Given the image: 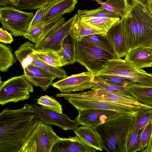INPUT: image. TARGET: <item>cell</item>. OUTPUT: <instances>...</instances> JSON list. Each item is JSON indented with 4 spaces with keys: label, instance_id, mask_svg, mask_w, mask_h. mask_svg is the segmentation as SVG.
<instances>
[{
    "label": "cell",
    "instance_id": "obj_19",
    "mask_svg": "<svg viewBox=\"0 0 152 152\" xmlns=\"http://www.w3.org/2000/svg\"><path fill=\"white\" fill-rule=\"evenodd\" d=\"M125 59L137 69L152 67V47L141 46L130 50Z\"/></svg>",
    "mask_w": 152,
    "mask_h": 152
},
{
    "label": "cell",
    "instance_id": "obj_18",
    "mask_svg": "<svg viewBox=\"0 0 152 152\" xmlns=\"http://www.w3.org/2000/svg\"><path fill=\"white\" fill-rule=\"evenodd\" d=\"M96 150L84 143L77 136L61 138L51 152H95Z\"/></svg>",
    "mask_w": 152,
    "mask_h": 152
},
{
    "label": "cell",
    "instance_id": "obj_5",
    "mask_svg": "<svg viewBox=\"0 0 152 152\" xmlns=\"http://www.w3.org/2000/svg\"><path fill=\"white\" fill-rule=\"evenodd\" d=\"M95 75H114L123 77L132 80L134 85L152 87V74L142 69H137L129 62L121 58L109 60L104 68L95 74Z\"/></svg>",
    "mask_w": 152,
    "mask_h": 152
},
{
    "label": "cell",
    "instance_id": "obj_35",
    "mask_svg": "<svg viewBox=\"0 0 152 152\" xmlns=\"http://www.w3.org/2000/svg\"><path fill=\"white\" fill-rule=\"evenodd\" d=\"M19 10H34L38 9L50 3L48 0H19Z\"/></svg>",
    "mask_w": 152,
    "mask_h": 152
},
{
    "label": "cell",
    "instance_id": "obj_23",
    "mask_svg": "<svg viewBox=\"0 0 152 152\" xmlns=\"http://www.w3.org/2000/svg\"><path fill=\"white\" fill-rule=\"evenodd\" d=\"M104 32L80 20L78 16L72 26L71 34L77 41H81L85 37Z\"/></svg>",
    "mask_w": 152,
    "mask_h": 152
},
{
    "label": "cell",
    "instance_id": "obj_12",
    "mask_svg": "<svg viewBox=\"0 0 152 152\" xmlns=\"http://www.w3.org/2000/svg\"><path fill=\"white\" fill-rule=\"evenodd\" d=\"M64 98L78 110L90 109L107 110L135 117L139 113L121 105L102 101L66 97Z\"/></svg>",
    "mask_w": 152,
    "mask_h": 152
},
{
    "label": "cell",
    "instance_id": "obj_33",
    "mask_svg": "<svg viewBox=\"0 0 152 152\" xmlns=\"http://www.w3.org/2000/svg\"><path fill=\"white\" fill-rule=\"evenodd\" d=\"M38 104L48 109L62 113V106L55 98L47 95L41 96L37 101Z\"/></svg>",
    "mask_w": 152,
    "mask_h": 152
},
{
    "label": "cell",
    "instance_id": "obj_4",
    "mask_svg": "<svg viewBox=\"0 0 152 152\" xmlns=\"http://www.w3.org/2000/svg\"><path fill=\"white\" fill-rule=\"evenodd\" d=\"M91 89L77 93H60L56 94L58 97H70L94 99L121 105L140 112L152 110V107L142 104L132 95L127 96L110 92L94 85Z\"/></svg>",
    "mask_w": 152,
    "mask_h": 152
},
{
    "label": "cell",
    "instance_id": "obj_40",
    "mask_svg": "<svg viewBox=\"0 0 152 152\" xmlns=\"http://www.w3.org/2000/svg\"><path fill=\"white\" fill-rule=\"evenodd\" d=\"M152 152V129L147 145L143 152Z\"/></svg>",
    "mask_w": 152,
    "mask_h": 152
},
{
    "label": "cell",
    "instance_id": "obj_45",
    "mask_svg": "<svg viewBox=\"0 0 152 152\" xmlns=\"http://www.w3.org/2000/svg\"><path fill=\"white\" fill-rule=\"evenodd\" d=\"M151 73L152 74V73Z\"/></svg>",
    "mask_w": 152,
    "mask_h": 152
},
{
    "label": "cell",
    "instance_id": "obj_1",
    "mask_svg": "<svg viewBox=\"0 0 152 152\" xmlns=\"http://www.w3.org/2000/svg\"><path fill=\"white\" fill-rule=\"evenodd\" d=\"M32 104L16 110L6 108L0 114V152H19L39 122Z\"/></svg>",
    "mask_w": 152,
    "mask_h": 152
},
{
    "label": "cell",
    "instance_id": "obj_25",
    "mask_svg": "<svg viewBox=\"0 0 152 152\" xmlns=\"http://www.w3.org/2000/svg\"><path fill=\"white\" fill-rule=\"evenodd\" d=\"M81 41L91 44L115 56L113 48L106 32L92 34L84 37Z\"/></svg>",
    "mask_w": 152,
    "mask_h": 152
},
{
    "label": "cell",
    "instance_id": "obj_11",
    "mask_svg": "<svg viewBox=\"0 0 152 152\" xmlns=\"http://www.w3.org/2000/svg\"><path fill=\"white\" fill-rule=\"evenodd\" d=\"M95 76L94 74L88 71L67 76L53 83L52 86L63 93L83 91L94 85Z\"/></svg>",
    "mask_w": 152,
    "mask_h": 152
},
{
    "label": "cell",
    "instance_id": "obj_15",
    "mask_svg": "<svg viewBox=\"0 0 152 152\" xmlns=\"http://www.w3.org/2000/svg\"><path fill=\"white\" fill-rule=\"evenodd\" d=\"M34 49L28 47L20 53L18 60L23 69L31 64L54 75L57 78H64L67 77L65 70L62 67H56L50 65L40 59L33 54Z\"/></svg>",
    "mask_w": 152,
    "mask_h": 152
},
{
    "label": "cell",
    "instance_id": "obj_36",
    "mask_svg": "<svg viewBox=\"0 0 152 152\" xmlns=\"http://www.w3.org/2000/svg\"><path fill=\"white\" fill-rule=\"evenodd\" d=\"M56 2L49 3L37 9L35 14L29 24L26 31H29L34 27L38 25L41 23L42 18L52 6Z\"/></svg>",
    "mask_w": 152,
    "mask_h": 152
},
{
    "label": "cell",
    "instance_id": "obj_38",
    "mask_svg": "<svg viewBox=\"0 0 152 152\" xmlns=\"http://www.w3.org/2000/svg\"><path fill=\"white\" fill-rule=\"evenodd\" d=\"M143 129H136L129 132L127 142V152H136L138 145L140 137Z\"/></svg>",
    "mask_w": 152,
    "mask_h": 152
},
{
    "label": "cell",
    "instance_id": "obj_21",
    "mask_svg": "<svg viewBox=\"0 0 152 152\" xmlns=\"http://www.w3.org/2000/svg\"><path fill=\"white\" fill-rule=\"evenodd\" d=\"M77 2V0H59L53 4L42 18L41 24L47 23L65 13L73 11Z\"/></svg>",
    "mask_w": 152,
    "mask_h": 152
},
{
    "label": "cell",
    "instance_id": "obj_9",
    "mask_svg": "<svg viewBox=\"0 0 152 152\" xmlns=\"http://www.w3.org/2000/svg\"><path fill=\"white\" fill-rule=\"evenodd\" d=\"M34 15L33 12L22 11L12 6L0 8V21L3 28L15 37L23 36Z\"/></svg>",
    "mask_w": 152,
    "mask_h": 152
},
{
    "label": "cell",
    "instance_id": "obj_17",
    "mask_svg": "<svg viewBox=\"0 0 152 152\" xmlns=\"http://www.w3.org/2000/svg\"><path fill=\"white\" fill-rule=\"evenodd\" d=\"M106 34L113 48L116 58L125 57L129 50L126 45L121 18L115 23Z\"/></svg>",
    "mask_w": 152,
    "mask_h": 152
},
{
    "label": "cell",
    "instance_id": "obj_32",
    "mask_svg": "<svg viewBox=\"0 0 152 152\" xmlns=\"http://www.w3.org/2000/svg\"><path fill=\"white\" fill-rule=\"evenodd\" d=\"M151 121L152 110H146L139 112L134 117L129 132L136 129H143Z\"/></svg>",
    "mask_w": 152,
    "mask_h": 152
},
{
    "label": "cell",
    "instance_id": "obj_31",
    "mask_svg": "<svg viewBox=\"0 0 152 152\" xmlns=\"http://www.w3.org/2000/svg\"><path fill=\"white\" fill-rule=\"evenodd\" d=\"M97 3L109 11L118 14L122 18L125 12V4L124 0H106L105 1L96 0Z\"/></svg>",
    "mask_w": 152,
    "mask_h": 152
},
{
    "label": "cell",
    "instance_id": "obj_41",
    "mask_svg": "<svg viewBox=\"0 0 152 152\" xmlns=\"http://www.w3.org/2000/svg\"><path fill=\"white\" fill-rule=\"evenodd\" d=\"M146 7L152 16V0H147L145 3Z\"/></svg>",
    "mask_w": 152,
    "mask_h": 152
},
{
    "label": "cell",
    "instance_id": "obj_3",
    "mask_svg": "<svg viewBox=\"0 0 152 152\" xmlns=\"http://www.w3.org/2000/svg\"><path fill=\"white\" fill-rule=\"evenodd\" d=\"M134 117L120 114L95 128L102 138L104 149L109 152H127L128 137Z\"/></svg>",
    "mask_w": 152,
    "mask_h": 152
},
{
    "label": "cell",
    "instance_id": "obj_37",
    "mask_svg": "<svg viewBox=\"0 0 152 152\" xmlns=\"http://www.w3.org/2000/svg\"><path fill=\"white\" fill-rule=\"evenodd\" d=\"M152 129V121L144 127L140 137L138 145L136 152H143L147 145Z\"/></svg>",
    "mask_w": 152,
    "mask_h": 152
},
{
    "label": "cell",
    "instance_id": "obj_16",
    "mask_svg": "<svg viewBox=\"0 0 152 152\" xmlns=\"http://www.w3.org/2000/svg\"><path fill=\"white\" fill-rule=\"evenodd\" d=\"M23 70V75L28 82L44 91L52 85L53 81L57 78L53 74L31 64Z\"/></svg>",
    "mask_w": 152,
    "mask_h": 152
},
{
    "label": "cell",
    "instance_id": "obj_6",
    "mask_svg": "<svg viewBox=\"0 0 152 152\" xmlns=\"http://www.w3.org/2000/svg\"><path fill=\"white\" fill-rule=\"evenodd\" d=\"M76 60L94 74L101 71L109 60L115 56L87 42L77 41Z\"/></svg>",
    "mask_w": 152,
    "mask_h": 152
},
{
    "label": "cell",
    "instance_id": "obj_43",
    "mask_svg": "<svg viewBox=\"0 0 152 152\" xmlns=\"http://www.w3.org/2000/svg\"><path fill=\"white\" fill-rule=\"evenodd\" d=\"M50 2H56L59 0H48Z\"/></svg>",
    "mask_w": 152,
    "mask_h": 152
},
{
    "label": "cell",
    "instance_id": "obj_10",
    "mask_svg": "<svg viewBox=\"0 0 152 152\" xmlns=\"http://www.w3.org/2000/svg\"><path fill=\"white\" fill-rule=\"evenodd\" d=\"M77 13L66 21L58 24L35 44L37 50H51L58 52L61 50L64 38L71 33Z\"/></svg>",
    "mask_w": 152,
    "mask_h": 152
},
{
    "label": "cell",
    "instance_id": "obj_44",
    "mask_svg": "<svg viewBox=\"0 0 152 152\" xmlns=\"http://www.w3.org/2000/svg\"><path fill=\"white\" fill-rule=\"evenodd\" d=\"M94 0V1H96V0Z\"/></svg>",
    "mask_w": 152,
    "mask_h": 152
},
{
    "label": "cell",
    "instance_id": "obj_27",
    "mask_svg": "<svg viewBox=\"0 0 152 152\" xmlns=\"http://www.w3.org/2000/svg\"><path fill=\"white\" fill-rule=\"evenodd\" d=\"M10 46L0 43V71L7 72L8 69L15 63L17 58L12 53Z\"/></svg>",
    "mask_w": 152,
    "mask_h": 152
},
{
    "label": "cell",
    "instance_id": "obj_39",
    "mask_svg": "<svg viewBox=\"0 0 152 152\" xmlns=\"http://www.w3.org/2000/svg\"><path fill=\"white\" fill-rule=\"evenodd\" d=\"M13 41L12 34L3 28H0V42L6 44H10Z\"/></svg>",
    "mask_w": 152,
    "mask_h": 152
},
{
    "label": "cell",
    "instance_id": "obj_26",
    "mask_svg": "<svg viewBox=\"0 0 152 152\" xmlns=\"http://www.w3.org/2000/svg\"><path fill=\"white\" fill-rule=\"evenodd\" d=\"M129 89L131 95L139 102L152 107V87L133 85Z\"/></svg>",
    "mask_w": 152,
    "mask_h": 152
},
{
    "label": "cell",
    "instance_id": "obj_34",
    "mask_svg": "<svg viewBox=\"0 0 152 152\" xmlns=\"http://www.w3.org/2000/svg\"><path fill=\"white\" fill-rule=\"evenodd\" d=\"M96 76H97L106 82L125 87H129L135 85L132 80L121 76L108 75Z\"/></svg>",
    "mask_w": 152,
    "mask_h": 152
},
{
    "label": "cell",
    "instance_id": "obj_8",
    "mask_svg": "<svg viewBox=\"0 0 152 152\" xmlns=\"http://www.w3.org/2000/svg\"><path fill=\"white\" fill-rule=\"evenodd\" d=\"M34 92V87L23 75L10 78L4 81L0 79V104L17 103L28 99Z\"/></svg>",
    "mask_w": 152,
    "mask_h": 152
},
{
    "label": "cell",
    "instance_id": "obj_22",
    "mask_svg": "<svg viewBox=\"0 0 152 152\" xmlns=\"http://www.w3.org/2000/svg\"><path fill=\"white\" fill-rule=\"evenodd\" d=\"M77 40L71 34L66 37L62 42L61 48L58 52L67 62V64H74L76 60V45Z\"/></svg>",
    "mask_w": 152,
    "mask_h": 152
},
{
    "label": "cell",
    "instance_id": "obj_14",
    "mask_svg": "<svg viewBox=\"0 0 152 152\" xmlns=\"http://www.w3.org/2000/svg\"><path fill=\"white\" fill-rule=\"evenodd\" d=\"M78 111V114L75 120L80 125L93 128H96L104 124L116 115L124 114L111 110L94 109Z\"/></svg>",
    "mask_w": 152,
    "mask_h": 152
},
{
    "label": "cell",
    "instance_id": "obj_13",
    "mask_svg": "<svg viewBox=\"0 0 152 152\" xmlns=\"http://www.w3.org/2000/svg\"><path fill=\"white\" fill-rule=\"evenodd\" d=\"M32 105L35 109L41 122L56 125L64 131L73 130L77 128L80 125L75 120H71L63 113H60L35 104H32Z\"/></svg>",
    "mask_w": 152,
    "mask_h": 152
},
{
    "label": "cell",
    "instance_id": "obj_24",
    "mask_svg": "<svg viewBox=\"0 0 152 152\" xmlns=\"http://www.w3.org/2000/svg\"><path fill=\"white\" fill-rule=\"evenodd\" d=\"M33 54L40 59L51 66L62 67L67 65L66 61L63 58L58 52L51 50H34Z\"/></svg>",
    "mask_w": 152,
    "mask_h": 152
},
{
    "label": "cell",
    "instance_id": "obj_20",
    "mask_svg": "<svg viewBox=\"0 0 152 152\" xmlns=\"http://www.w3.org/2000/svg\"><path fill=\"white\" fill-rule=\"evenodd\" d=\"M73 131L75 135L88 145L98 151L103 150L102 138L95 128L83 126Z\"/></svg>",
    "mask_w": 152,
    "mask_h": 152
},
{
    "label": "cell",
    "instance_id": "obj_29",
    "mask_svg": "<svg viewBox=\"0 0 152 152\" xmlns=\"http://www.w3.org/2000/svg\"><path fill=\"white\" fill-rule=\"evenodd\" d=\"M120 19V18L92 17L80 20L104 32H106Z\"/></svg>",
    "mask_w": 152,
    "mask_h": 152
},
{
    "label": "cell",
    "instance_id": "obj_42",
    "mask_svg": "<svg viewBox=\"0 0 152 152\" xmlns=\"http://www.w3.org/2000/svg\"><path fill=\"white\" fill-rule=\"evenodd\" d=\"M10 2L11 6L13 7H17L19 4V0H9Z\"/></svg>",
    "mask_w": 152,
    "mask_h": 152
},
{
    "label": "cell",
    "instance_id": "obj_30",
    "mask_svg": "<svg viewBox=\"0 0 152 152\" xmlns=\"http://www.w3.org/2000/svg\"><path fill=\"white\" fill-rule=\"evenodd\" d=\"M94 82L95 85L107 91L127 96L131 95L129 87L106 82L97 76L95 75Z\"/></svg>",
    "mask_w": 152,
    "mask_h": 152
},
{
    "label": "cell",
    "instance_id": "obj_7",
    "mask_svg": "<svg viewBox=\"0 0 152 152\" xmlns=\"http://www.w3.org/2000/svg\"><path fill=\"white\" fill-rule=\"evenodd\" d=\"M60 138L51 125L40 122L29 134L19 152H51Z\"/></svg>",
    "mask_w": 152,
    "mask_h": 152
},
{
    "label": "cell",
    "instance_id": "obj_28",
    "mask_svg": "<svg viewBox=\"0 0 152 152\" xmlns=\"http://www.w3.org/2000/svg\"><path fill=\"white\" fill-rule=\"evenodd\" d=\"M77 14L78 18L80 20L92 17L118 18L120 17L118 14L107 10L102 6L90 10H79L77 11Z\"/></svg>",
    "mask_w": 152,
    "mask_h": 152
},
{
    "label": "cell",
    "instance_id": "obj_2",
    "mask_svg": "<svg viewBox=\"0 0 152 152\" xmlns=\"http://www.w3.org/2000/svg\"><path fill=\"white\" fill-rule=\"evenodd\" d=\"M147 0H124L125 12L121 18L129 51L141 46L152 47V16Z\"/></svg>",
    "mask_w": 152,
    "mask_h": 152
}]
</instances>
